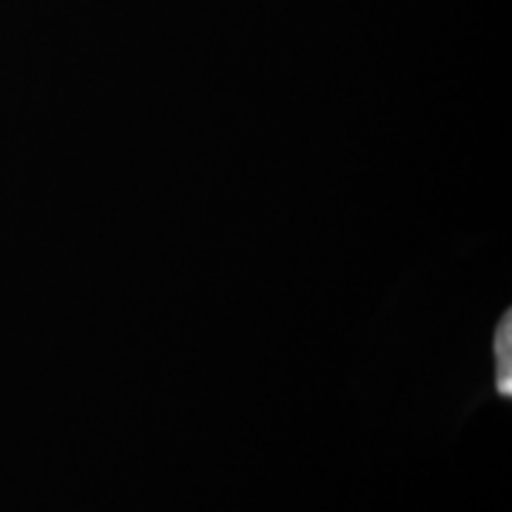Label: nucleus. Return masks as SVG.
Listing matches in <instances>:
<instances>
[{"label": "nucleus", "instance_id": "nucleus-1", "mask_svg": "<svg viewBox=\"0 0 512 512\" xmlns=\"http://www.w3.org/2000/svg\"><path fill=\"white\" fill-rule=\"evenodd\" d=\"M495 353H498V390H501L504 396H510V322H504V325L498 328V336H495Z\"/></svg>", "mask_w": 512, "mask_h": 512}]
</instances>
